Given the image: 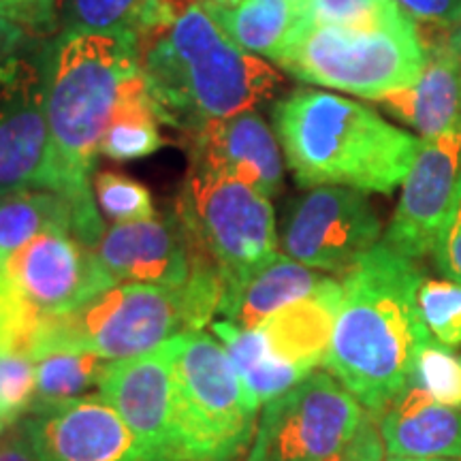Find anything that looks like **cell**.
Wrapping results in <instances>:
<instances>
[{"label":"cell","mask_w":461,"mask_h":461,"mask_svg":"<svg viewBox=\"0 0 461 461\" xmlns=\"http://www.w3.org/2000/svg\"><path fill=\"white\" fill-rule=\"evenodd\" d=\"M339 282L342 299L322 366L378 417L412 383L420 346L431 338L417 302L423 276L412 258L380 241Z\"/></svg>","instance_id":"6da1fadb"},{"label":"cell","mask_w":461,"mask_h":461,"mask_svg":"<svg viewBox=\"0 0 461 461\" xmlns=\"http://www.w3.org/2000/svg\"><path fill=\"white\" fill-rule=\"evenodd\" d=\"M141 75L160 122L184 132L250 112L278 95L282 75L224 37L199 0L140 43Z\"/></svg>","instance_id":"7a4b0ae2"},{"label":"cell","mask_w":461,"mask_h":461,"mask_svg":"<svg viewBox=\"0 0 461 461\" xmlns=\"http://www.w3.org/2000/svg\"><path fill=\"white\" fill-rule=\"evenodd\" d=\"M272 120L302 188L346 186L389 194L402 186L423 143L372 107L325 90L288 92L274 105Z\"/></svg>","instance_id":"3957f363"},{"label":"cell","mask_w":461,"mask_h":461,"mask_svg":"<svg viewBox=\"0 0 461 461\" xmlns=\"http://www.w3.org/2000/svg\"><path fill=\"white\" fill-rule=\"evenodd\" d=\"M45 120L65 193L96 203L92 167L124 86L141 73L135 34L58 32L45 43Z\"/></svg>","instance_id":"277c9868"},{"label":"cell","mask_w":461,"mask_h":461,"mask_svg":"<svg viewBox=\"0 0 461 461\" xmlns=\"http://www.w3.org/2000/svg\"><path fill=\"white\" fill-rule=\"evenodd\" d=\"M222 291L221 276L203 261L193 263V276L182 288L115 285L75 310L43 316L31 357L92 353L109 361L131 359L180 333L203 331L214 322Z\"/></svg>","instance_id":"5b68a950"},{"label":"cell","mask_w":461,"mask_h":461,"mask_svg":"<svg viewBox=\"0 0 461 461\" xmlns=\"http://www.w3.org/2000/svg\"><path fill=\"white\" fill-rule=\"evenodd\" d=\"M261 406L248 395L214 333H182L173 366L169 419L152 461H240L248 457Z\"/></svg>","instance_id":"8992f818"},{"label":"cell","mask_w":461,"mask_h":461,"mask_svg":"<svg viewBox=\"0 0 461 461\" xmlns=\"http://www.w3.org/2000/svg\"><path fill=\"white\" fill-rule=\"evenodd\" d=\"M272 62L299 82L380 101L417 82L425 45L411 15L372 28L299 24Z\"/></svg>","instance_id":"52a82bcc"},{"label":"cell","mask_w":461,"mask_h":461,"mask_svg":"<svg viewBox=\"0 0 461 461\" xmlns=\"http://www.w3.org/2000/svg\"><path fill=\"white\" fill-rule=\"evenodd\" d=\"M339 299L342 282L330 278L314 295L282 308L255 330H241L229 321L212 322V333L258 406L286 393L322 366Z\"/></svg>","instance_id":"ba28073f"},{"label":"cell","mask_w":461,"mask_h":461,"mask_svg":"<svg viewBox=\"0 0 461 461\" xmlns=\"http://www.w3.org/2000/svg\"><path fill=\"white\" fill-rule=\"evenodd\" d=\"M173 212L193 255L216 269L224 291L278 255L272 199L244 182L190 167Z\"/></svg>","instance_id":"9c48e42d"},{"label":"cell","mask_w":461,"mask_h":461,"mask_svg":"<svg viewBox=\"0 0 461 461\" xmlns=\"http://www.w3.org/2000/svg\"><path fill=\"white\" fill-rule=\"evenodd\" d=\"M366 408L327 370H314L258 414L246 461H322L355 434Z\"/></svg>","instance_id":"30bf717a"},{"label":"cell","mask_w":461,"mask_h":461,"mask_svg":"<svg viewBox=\"0 0 461 461\" xmlns=\"http://www.w3.org/2000/svg\"><path fill=\"white\" fill-rule=\"evenodd\" d=\"M45 43L32 37L0 62V197L22 190L65 193L45 120Z\"/></svg>","instance_id":"8fae6325"},{"label":"cell","mask_w":461,"mask_h":461,"mask_svg":"<svg viewBox=\"0 0 461 461\" xmlns=\"http://www.w3.org/2000/svg\"><path fill=\"white\" fill-rule=\"evenodd\" d=\"M383 224L366 193L314 186L291 201L278 233L280 250L322 274H346L380 244Z\"/></svg>","instance_id":"7c38bea8"},{"label":"cell","mask_w":461,"mask_h":461,"mask_svg":"<svg viewBox=\"0 0 461 461\" xmlns=\"http://www.w3.org/2000/svg\"><path fill=\"white\" fill-rule=\"evenodd\" d=\"M22 428L34 461H143L135 434L99 393L34 400Z\"/></svg>","instance_id":"4fadbf2b"},{"label":"cell","mask_w":461,"mask_h":461,"mask_svg":"<svg viewBox=\"0 0 461 461\" xmlns=\"http://www.w3.org/2000/svg\"><path fill=\"white\" fill-rule=\"evenodd\" d=\"M0 272L41 316L68 312L115 286L95 248L65 230L37 235L17 248Z\"/></svg>","instance_id":"5bb4252c"},{"label":"cell","mask_w":461,"mask_h":461,"mask_svg":"<svg viewBox=\"0 0 461 461\" xmlns=\"http://www.w3.org/2000/svg\"><path fill=\"white\" fill-rule=\"evenodd\" d=\"M461 177V129L423 140L402 182V194L384 233V244L412 258L431 252L451 210Z\"/></svg>","instance_id":"9a60e30c"},{"label":"cell","mask_w":461,"mask_h":461,"mask_svg":"<svg viewBox=\"0 0 461 461\" xmlns=\"http://www.w3.org/2000/svg\"><path fill=\"white\" fill-rule=\"evenodd\" d=\"M190 167L244 182L267 199L278 197L285 184V152L257 109L212 120L184 132Z\"/></svg>","instance_id":"2e32d148"},{"label":"cell","mask_w":461,"mask_h":461,"mask_svg":"<svg viewBox=\"0 0 461 461\" xmlns=\"http://www.w3.org/2000/svg\"><path fill=\"white\" fill-rule=\"evenodd\" d=\"M96 255L115 285L182 288L193 276V246L176 212L113 224L96 246Z\"/></svg>","instance_id":"e0dca14e"},{"label":"cell","mask_w":461,"mask_h":461,"mask_svg":"<svg viewBox=\"0 0 461 461\" xmlns=\"http://www.w3.org/2000/svg\"><path fill=\"white\" fill-rule=\"evenodd\" d=\"M180 342L182 333L143 355L112 361L99 383V395L135 434L143 461H152L163 447Z\"/></svg>","instance_id":"ac0fdd59"},{"label":"cell","mask_w":461,"mask_h":461,"mask_svg":"<svg viewBox=\"0 0 461 461\" xmlns=\"http://www.w3.org/2000/svg\"><path fill=\"white\" fill-rule=\"evenodd\" d=\"M389 459H461V411L411 383L378 414Z\"/></svg>","instance_id":"d6986e66"},{"label":"cell","mask_w":461,"mask_h":461,"mask_svg":"<svg viewBox=\"0 0 461 461\" xmlns=\"http://www.w3.org/2000/svg\"><path fill=\"white\" fill-rule=\"evenodd\" d=\"M423 45L425 62L417 82L378 103L411 126L420 140H434L461 129V58L447 37Z\"/></svg>","instance_id":"ffe728a7"},{"label":"cell","mask_w":461,"mask_h":461,"mask_svg":"<svg viewBox=\"0 0 461 461\" xmlns=\"http://www.w3.org/2000/svg\"><path fill=\"white\" fill-rule=\"evenodd\" d=\"M65 230L95 248L105 235L96 203H79L58 190H22L0 197V265L37 235Z\"/></svg>","instance_id":"44dd1931"},{"label":"cell","mask_w":461,"mask_h":461,"mask_svg":"<svg viewBox=\"0 0 461 461\" xmlns=\"http://www.w3.org/2000/svg\"><path fill=\"white\" fill-rule=\"evenodd\" d=\"M330 278L278 252L272 261L222 293L218 314L241 330H255L282 308L314 295Z\"/></svg>","instance_id":"7402d4cb"},{"label":"cell","mask_w":461,"mask_h":461,"mask_svg":"<svg viewBox=\"0 0 461 461\" xmlns=\"http://www.w3.org/2000/svg\"><path fill=\"white\" fill-rule=\"evenodd\" d=\"M199 5L230 43L269 60L302 22L295 0H199Z\"/></svg>","instance_id":"603a6c76"},{"label":"cell","mask_w":461,"mask_h":461,"mask_svg":"<svg viewBox=\"0 0 461 461\" xmlns=\"http://www.w3.org/2000/svg\"><path fill=\"white\" fill-rule=\"evenodd\" d=\"M158 113L154 109L146 79L140 73L124 86L115 105L113 118L103 135L99 152L113 160H137L152 157L165 146L158 131Z\"/></svg>","instance_id":"cb8c5ba5"},{"label":"cell","mask_w":461,"mask_h":461,"mask_svg":"<svg viewBox=\"0 0 461 461\" xmlns=\"http://www.w3.org/2000/svg\"><path fill=\"white\" fill-rule=\"evenodd\" d=\"M37 363V397L34 400H65L86 395L99 387L112 361L92 353H50Z\"/></svg>","instance_id":"d4e9b609"},{"label":"cell","mask_w":461,"mask_h":461,"mask_svg":"<svg viewBox=\"0 0 461 461\" xmlns=\"http://www.w3.org/2000/svg\"><path fill=\"white\" fill-rule=\"evenodd\" d=\"M146 0H56L58 32L135 34Z\"/></svg>","instance_id":"484cf974"},{"label":"cell","mask_w":461,"mask_h":461,"mask_svg":"<svg viewBox=\"0 0 461 461\" xmlns=\"http://www.w3.org/2000/svg\"><path fill=\"white\" fill-rule=\"evenodd\" d=\"M303 26L372 28L408 17L397 0H302Z\"/></svg>","instance_id":"4316f807"},{"label":"cell","mask_w":461,"mask_h":461,"mask_svg":"<svg viewBox=\"0 0 461 461\" xmlns=\"http://www.w3.org/2000/svg\"><path fill=\"white\" fill-rule=\"evenodd\" d=\"M419 314L429 336L447 348L461 346V285L425 280L419 286Z\"/></svg>","instance_id":"83f0119b"},{"label":"cell","mask_w":461,"mask_h":461,"mask_svg":"<svg viewBox=\"0 0 461 461\" xmlns=\"http://www.w3.org/2000/svg\"><path fill=\"white\" fill-rule=\"evenodd\" d=\"M96 203L113 224L148 221L157 216L154 199L148 186L124 173L101 171L92 180Z\"/></svg>","instance_id":"f1b7e54d"},{"label":"cell","mask_w":461,"mask_h":461,"mask_svg":"<svg viewBox=\"0 0 461 461\" xmlns=\"http://www.w3.org/2000/svg\"><path fill=\"white\" fill-rule=\"evenodd\" d=\"M37 397V363L28 353L0 355V436L22 423Z\"/></svg>","instance_id":"f546056e"},{"label":"cell","mask_w":461,"mask_h":461,"mask_svg":"<svg viewBox=\"0 0 461 461\" xmlns=\"http://www.w3.org/2000/svg\"><path fill=\"white\" fill-rule=\"evenodd\" d=\"M412 383L448 408L461 411V355L438 344L434 338L420 346Z\"/></svg>","instance_id":"4dcf8cb0"},{"label":"cell","mask_w":461,"mask_h":461,"mask_svg":"<svg viewBox=\"0 0 461 461\" xmlns=\"http://www.w3.org/2000/svg\"><path fill=\"white\" fill-rule=\"evenodd\" d=\"M43 316L26 302L0 272V355L28 353Z\"/></svg>","instance_id":"1f68e13d"},{"label":"cell","mask_w":461,"mask_h":461,"mask_svg":"<svg viewBox=\"0 0 461 461\" xmlns=\"http://www.w3.org/2000/svg\"><path fill=\"white\" fill-rule=\"evenodd\" d=\"M431 252H434L436 267L447 276V280L461 285V177L451 210L442 222Z\"/></svg>","instance_id":"d6a6232c"},{"label":"cell","mask_w":461,"mask_h":461,"mask_svg":"<svg viewBox=\"0 0 461 461\" xmlns=\"http://www.w3.org/2000/svg\"><path fill=\"white\" fill-rule=\"evenodd\" d=\"M0 17L22 26L32 37L58 32L56 0H0Z\"/></svg>","instance_id":"836d02e7"},{"label":"cell","mask_w":461,"mask_h":461,"mask_svg":"<svg viewBox=\"0 0 461 461\" xmlns=\"http://www.w3.org/2000/svg\"><path fill=\"white\" fill-rule=\"evenodd\" d=\"M387 448H384L383 434H380L378 417L366 412L361 425L336 453L322 461H384Z\"/></svg>","instance_id":"e575fe53"},{"label":"cell","mask_w":461,"mask_h":461,"mask_svg":"<svg viewBox=\"0 0 461 461\" xmlns=\"http://www.w3.org/2000/svg\"><path fill=\"white\" fill-rule=\"evenodd\" d=\"M414 22L451 26L461 17V0H397Z\"/></svg>","instance_id":"d590c367"},{"label":"cell","mask_w":461,"mask_h":461,"mask_svg":"<svg viewBox=\"0 0 461 461\" xmlns=\"http://www.w3.org/2000/svg\"><path fill=\"white\" fill-rule=\"evenodd\" d=\"M0 461H34L22 423L14 425L0 436Z\"/></svg>","instance_id":"8d00e7d4"},{"label":"cell","mask_w":461,"mask_h":461,"mask_svg":"<svg viewBox=\"0 0 461 461\" xmlns=\"http://www.w3.org/2000/svg\"><path fill=\"white\" fill-rule=\"evenodd\" d=\"M31 39L32 34L26 32L24 28L0 17V62L20 51Z\"/></svg>","instance_id":"74e56055"},{"label":"cell","mask_w":461,"mask_h":461,"mask_svg":"<svg viewBox=\"0 0 461 461\" xmlns=\"http://www.w3.org/2000/svg\"><path fill=\"white\" fill-rule=\"evenodd\" d=\"M447 28H448L447 41H448V45H451V50L455 51V54L461 58V17L455 22V24L447 26Z\"/></svg>","instance_id":"f35d334b"},{"label":"cell","mask_w":461,"mask_h":461,"mask_svg":"<svg viewBox=\"0 0 461 461\" xmlns=\"http://www.w3.org/2000/svg\"><path fill=\"white\" fill-rule=\"evenodd\" d=\"M389 461H406V459H389ZM420 461H453V459H420Z\"/></svg>","instance_id":"ab89813d"},{"label":"cell","mask_w":461,"mask_h":461,"mask_svg":"<svg viewBox=\"0 0 461 461\" xmlns=\"http://www.w3.org/2000/svg\"><path fill=\"white\" fill-rule=\"evenodd\" d=\"M295 3H302V0H295Z\"/></svg>","instance_id":"60d3db41"}]
</instances>
